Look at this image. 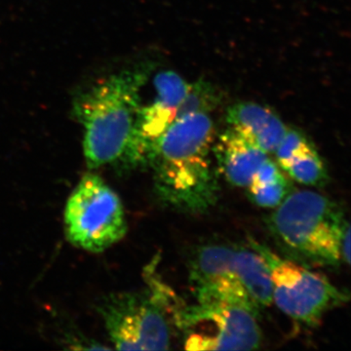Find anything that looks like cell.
<instances>
[{
    "label": "cell",
    "mask_w": 351,
    "mask_h": 351,
    "mask_svg": "<svg viewBox=\"0 0 351 351\" xmlns=\"http://www.w3.org/2000/svg\"><path fill=\"white\" fill-rule=\"evenodd\" d=\"M215 129L208 112L175 120L154 141L145 158L159 199L178 211L202 214L216 204L218 173L211 158Z\"/></svg>",
    "instance_id": "1"
},
{
    "label": "cell",
    "mask_w": 351,
    "mask_h": 351,
    "mask_svg": "<svg viewBox=\"0 0 351 351\" xmlns=\"http://www.w3.org/2000/svg\"><path fill=\"white\" fill-rule=\"evenodd\" d=\"M147 69H126L104 78L73 101V117L84 129L87 165L122 163L131 167L141 108V90Z\"/></svg>",
    "instance_id": "2"
},
{
    "label": "cell",
    "mask_w": 351,
    "mask_h": 351,
    "mask_svg": "<svg viewBox=\"0 0 351 351\" xmlns=\"http://www.w3.org/2000/svg\"><path fill=\"white\" fill-rule=\"evenodd\" d=\"M276 208L270 226L287 248L313 262H341V239L350 223L335 202L315 191H299Z\"/></svg>",
    "instance_id": "3"
},
{
    "label": "cell",
    "mask_w": 351,
    "mask_h": 351,
    "mask_svg": "<svg viewBox=\"0 0 351 351\" xmlns=\"http://www.w3.org/2000/svg\"><path fill=\"white\" fill-rule=\"evenodd\" d=\"M249 243L269 267L272 301L293 320L313 326L328 311L348 301V294L322 274L281 258L258 240L249 239Z\"/></svg>",
    "instance_id": "4"
},
{
    "label": "cell",
    "mask_w": 351,
    "mask_h": 351,
    "mask_svg": "<svg viewBox=\"0 0 351 351\" xmlns=\"http://www.w3.org/2000/svg\"><path fill=\"white\" fill-rule=\"evenodd\" d=\"M69 241L83 250L103 252L126 234L123 205L119 196L98 175L82 178L64 209Z\"/></svg>",
    "instance_id": "5"
},
{
    "label": "cell",
    "mask_w": 351,
    "mask_h": 351,
    "mask_svg": "<svg viewBox=\"0 0 351 351\" xmlns=\"http://www.w3.org/2000/svg\"><path fill=\"white\" fill-rule=\"evenodd\" d=\"M178 324L188 331L189 350H257L262 341L258 311L230 302L201 304L173 311Z\"/></svg>",
    "instance_id": "6"
},
{
    "label": "cell",
    "mask_w": 351,
    "mask_h": 351,
    "mask_svg": "<svg viewBox=\"0 0 351 351\" xmlns=\"http://www.w3.org/2000/svg\"><path fill=\"white\" fill-rule=\"evenodd\" d=\"M99 311L117 350H169V323L154 293L112 295L101 302Z\"/></svg>",
    "instance_id": "7"
},
{
    "label": "cell",
    "mask_w": 351,
    "mask_h": 351,
    "mask_svg": "<svg viewBox=\"0 0 351 351\" xmlns=\"http://www.w3.org/2000/svg\"><path fill=\"white\" fill-rule=\"evenodd\" d=\"M241 272L240 249L221 244L203 246L191 263L189 276L196 304L230 302L258 311L242 283Z\"/></svg>",
    "instance_id": "8"
},
{
    "label": "cell",
    "mask_w": 351,
    "mask_h": 351,
    "mask_svg": "<svg viewBox=\"0 0 351 351\" xmlns=\"http://www.w3.org/2000/svg\"><path fill=\"white\" fill-rule=\"evenodd\" d=\"M213 149L219 172L239 188H248L258 168L269 158V154L232 128L221 134Z\"/></svg>",
    "instance_id": "9"
},
{
    "label": "cell",
    "mask_w": 351,
    "mask_h": 351,
    "mask_svg": "<svg viewBox=\"0 0 351 351\" xmlns=\"http://www.w3.org/2000/svg\"><path fill=\"white\" fill-rule=\"evenodd\" d=\"M230 128L255 143L267 154H274L288 128L276 112L255 103H239L228 108Z\"/></svg>",
    "instance_id": "10"
},
{
    "label": "cell",
    "mask_w": 351,
    "mask_h": 351,
    "mask_svg": "<svg viewBox=\"0 0 351 351\" xmlns=\"http://www.w3.org/2000/svg\"><path fill=\"white\" fill-rule=\"evenodd\" d=\"M274 154L279 166L300 184L317 186L326 180L322 159L300 132L288 129Z\"/></svg>",
    "instance_id": "11"
},
{
    "label": "cell",
    "mask_w": 351,
    "mask_h": 351,
    "mask_svg": "<svg viewBox=\"0 0 351 351\" xmlns=\"http://www.w3.org/2000/svg\"><path fill=\"white\" fill-rule=\"evenodd\" d=\"M156 90V101L161 106L177 113V108L188 93L191 83H189L172 71H162L154 78Z\"/></svg>",
    "instance_id": "12"
},
{
    "label": "cell",
    "mask_w": 351,
    "mask_h": 351,
    "mask_svg": "<svg viewBox=\"0 0 351 351\" xmlns=\"http://www.w3.org/2000/svg\"><path fill=\"white\" fill-rule=\"evenodd\" d=\"M219 101L218 91L210 83L203 80L191 83L188 93L177 108L176 120L191 113H209L218 106Z\"/></svg>",
    "instance_id": "13"
},
{
    "label": "cell",
    "mask_w": 351,
    "mask_h": 351,
    "mask_svg": "<svg viewBox=\"0 0 351 351\" xmlns=\"http://www.w3.org/2000/svg\"><path fill=\"white\" fill-rule=\"evenodd\" d=\"M289 182L285 176L262 184H249L252 200L263 208H276L288 195Z\"/></svg>",
    "instance_id": "14"
}]
</instances>
